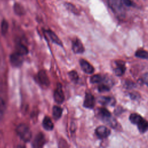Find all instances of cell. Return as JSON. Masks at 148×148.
<instances>
[{
  "instance_id": "cell-10",
  "label": "cell",
  "mask_w": 148,
  "mask_h": 148,
  "mask_svg": "<svg viewBox=\"0 0 148 148\" xmlns=\"http://www.w3.org/2000/svg\"><path fill=\"white\" fill-rule=\"evenodd\" d=\"M94 97L90 93H86L83 102L84 107L88 109H92L95 105Z\"/></svg>"
},
{
  "instance_id": "cell-17",
  "label": "cell",
  "mask_w": 148,
  "mask_h": 148,
  "mask_svg": "<svg viewBox=\"0 0 148 148\" xmlns=\"http://www.w3.org/2000/svg\"><path fill=\"white\" fill-rule=\"evenodd\" d=\"M16 52L22 56H24L28 53V50L25 45L19 43L16 46Z\"/></svg>"
},
{
  "instance_id": "cell-11",
  "label": "cell",
  "mask_w": 148,
  "mask_h": 148,
  "mask_svg": "<svg viewBox=\"0 0 148 148\" xmlns=\"http://www.w3.org/2000/svg\"><path fill=\"white\" fill-rule=\"evenodd\" d=\"M72 50L77 54H80L84 51V47L82 42L77 38L75 39L72 42Z\"/></svg>"
},
{
  "instance_id": "cell-7",
  "label": "cell",
  "mask_w": 148,
  "mask_h": 148,
  "mask_svg": "<svg viewBox=\"0 0 148 148\" xmlns=\"http://www.w3.org/2000/svg\"><path fill=\"white\" fill-rule=\"evenodd\" d=\"M54 101L58 103V104H61L63 103L65 97L64 94L62 89L61 85L60 84H58L57 86L56 87V89L54 91Z\"/></svg>"
},
{
  "instance_id": "cell-14",
  "label": "cell",
  "mask_w": 148,
  "mask_h": 148,
  "mask_svg": "<svg viewBox=\"0 0 148 148\" xmlns=\"http://www.w3.org/2000/svg\"><path fill=\"white\" fill-rule=\"evenodd\" d=\"M45 34L46 36H47L49 38V39H50V40L53 43H54L56 45H58L59 46H62V43L61 41L60 40V39L58 38V37L56 35V34L54 32H53L50 30H45Z\"/></svg>"
},
{
  "instance_id": "cell-5",
  "label": "cell",
  "mask_w": 148,
  "mask_h": 148,
  "mask_svg": "<svg viewBox=\"0 0 148 148\" xmlns=\"http://www.w3.org/2000/svg\"><path fill=\"white\" fill-rule=\"evenodd\" d=\"M125 69V65L124 61L121 60H116L114 61V67L113 68V72L116 76H120L123 75L124 73Z\"/></svg>"
},
{
  "instance_id": "cell-20",
  "label": "cell",
  "mask_w": 148,
  "mask_h": 148,
  "mask_svg": "<svg viewBox=\"0 0 148 148\" xmlns=\"http://www.w3.org/2000/svg\"><path fill=\"white\" fill-rule=\"evenodd\" d=\"M135 56L143 59H148V52L143 49H139L135 52Z\"/></svg>"
},
{
  "instance_id": "cell-29",
  "label": "cell",
  "mask_w": 148,
  "mask_h": 148,
  "mask_svg": "<svg viewBox=\"0 0 148 148\" xmlns=\"http://www.w3.org/2000/svg\"><path fill=\"white\" fill-rule=\"evenodd\" d=\"M125 86L126 87H127V88L134 87L135 86V84L131 81H126L125 83Z\"/></svg>"
},
{
  "instance_id": "cell-23",
  "label": "cell",
  "mask_w": 148,
  "mask_h": 148,
  "mask_svg": "<svg viewBox=\"0 0 148 148\" xmlns=\"http://www.w3.org/2000/svg\"><path fill=\"white\" fill-rule=\"evenodd\" d=\"M8 28H9V24L8 21L3 19L2 22H1V33L3 35H5L8 31Z\"/></svg>"
},
{
  "instance_id": "cell-19",
  "label": "cell",
  "mask_w": 148,
  "mask_h": 148,
  "mask_svg": "<svg viewBox=\"0 0 148 148\" xmlns=\"http://www.w3.org/2000/svg\"><path fill=\"white\" fill-rule=\"evenodd\" d=\"M14 11L15 12V13L17 15L19 16H21L25 14V10L24 9V8L19 3H16L14 5Z\"/></svg>"
},
{
  "instance_id": "cell-6",
  "label": "cell",
  "mask_w": 148,
  "mask_h": 148,
  "mask_svg": "<svg viewBox=\"0 0 148 148\" xmlns=\"http://www.w3.org/2000/svg\"><path fill=\"white\" fill-rule=\"evenodd\" d=\"M23 62V56L18 54L16 51L12 53L10 56V62L11 65L14 67L20 66Z\"/></svg>"
},
{
  "instance_id": "cell-28",
  "label": "cell",
  "mask_w": 148,
  "mask_h": 148,
  "mask_svg": "<svg viewBox=\"0 0 148 148\" xmlns=\"http://www.w3.org/2000/svg\"><path fill=\"white\" fill-rule=\"evenodd\" d=\"M142 81L143 82L148 86V72L145 73L142 76Z\"/></svg>"
},
{
  "instance_id": "cell-9",
  "label": "cell",
  "mask_w": 148,
  "mask_h": 148,
  "mask_svg": "<svg viewBox=\"0 0 148 148\" xmlns=\"http://www.w3.org/2000/svg\"><path fill=\"white\" fill-rule=\"evenodd\" d=\"M37 78H38L39 82L42 85H43L45 87L49 86V85L50 84V81H49V77L47 75V73H46V72L45 71H43V70L40 71L38 73Z\"/></svg>"
},
{
  "instance_id": "cell-4",
  "label": "cell",
  "mask_w": 148,
  "mask_h": 148,
  "mask_svg": "<svg viewBox=\"0 0 148 148\" xmlns=\"http://www.w3.org/2000/svg\"><path fill=\"white\" fill-rule=\"evenodd\" d=\"M108 4L112 12L117 16L121 17L124 16V10L120 0H108Z\"/></svg>"
},
{
  "instance_id": "cell-13",
  "label": "cell",
  "mask_w": 148,
  "mask_h": 148,
  "mask_svg": "<svg viewBox=\"0 0 148 148\" xmlns=\"http://www.w3.org/2000/svg\"><path fill=\"white\" fill-rule=\"evenodd\" d=\"M45 143V137L42 133L38 134L35 138L32 146L34 147H42Z\"/></svg>"
},
{
  "instance_id": "cell-25",
  "label": "cell",
  "mask_w": 148,
  "mask_h": 148,
  "mask_svg": "<svg viewBox=\"0 0 148 148\" xmlns=\"http://www.w3.org/2000/svg\"><path fill=\"white\" fill-rule=\"evenodd\" d=\"M69 76L71 78V79L74 82H77V80H79V76L77 73V72L75 71H72L69 73Z\"/></svg>"
},
{
  "instance_id": "cell-12",
  "label": "cell",
  "mask_w": 148,
  "mask_h": 148,
  "mask_svg": "<svg viewBox=\"0 0 148 148\" xmlns=\"http://www.w3.org/2000/svg\"><path fill=\"white\" fill-rule=\"evenodd\" d=\"M80 65L82 70L87 74H91L94 71V67L88 61H87L85 60H80Z\"/></svg>"
},
{
  "instance_id": "cell-16",
  "label": "cell",
  "mask_w": 148,
  "mask_h": 148,
  "mask_svg": "<svg viewBox=\"0 0 148 148\" xmlns=\"http://www.w3.org/2000/svg\"><path fill=\"white\" fill-rule=\"evenodd\" d=\"M42 125L43 128L47 131H51L54 128V124L51 119L47 116H46L43 120Z\"/></svg>"
},
{
  "instance_id": "cell-2",
  "label": "cell",
  "mask_w": 148,
  "mask_h": 148,
  "mask_svg": "<svg viewBox=\"0 0 148 148\" xmlns=\"http://www.w3.org/2000/svg\"><path fill=\"white\" fill-rule=\"evenodd\" d=\"M98 116L102 121H103L105 123L109 124L110 127L114 128L117 125V122L116 120L112 117L111 113L106 108H99Z\"/></svg>"
},
{
  "instance_id": "cell-22",
  "label": "cell",
  "mask_w": 148,
  "mask_h": 148,
  "mask_svg": "<svg viewBox=\"0 0 148 148\" xmlns=\"http://www.w3.org/2000/svg\"><path fill=\"white\" fill-rule=\"evenodd\" d=\"M6 110V103L5 101L0 97V121L3 119L5 112Z\"/></svg>"
},
{
  "instance_id": "cell-24",
  "label": "cell",
  "mask_w": 148,
  "mask_h": 148,
  "mask_svg": "<svg viewBox=\"0 0 148 148\" xmlns=\"http://www.w3.org/2000/svg\"><path fill=\"white\" fill-rule=\"evenodd\" d=\"M110 86L107 84H104L101 83V84L98 87V90L99 92H105L110 90Z\"/></svg>"
},
{
  "instance_id": "cell-8",
  "label": "cell",
  "mask_w": 148,
  "mask_h": 148,
  "mask_svg": "<svg viewBox=\"0 0 148 148\" xmlns=\"http://www.w3.org/2000/svg\"><path fill=\"white\" fill-rule=\"evenodd\" d=\"M95 134L99 139H104L107 138L110 134V131L105 126H99L95 129Z\"/></svg>"
},
{
  "instance_id": "cell-21",
  "label": "cell",
  "mask_w": 148,
  "mask_h": 148,
  "mask_svg": "<svg viewBox=\"0 0 148 148\" xmlns=\"http://www.w3.org/2000/svg\"><path fill=\"white\" fill-rule=\"evenodd\" d=\"M105 79L103 76L100 75H95L91 77L90 82L92 83H102Z\"/></svg>"
},
{
  "instance_id": "cell-1",
  "label": "cell",
  "mask_w": 148,
  "mask_h": 148,
  "mask_svg": "<svg viewBox=\"0 0 148 148\" xmlns=\"http://www.w3.org/2000/svg\"><path fill=\"white\" fill-rule=\"evenodd\" d=\"M130 121L138 126L140 132L144 133L148 130V122L137 113H132L129 117Z\"/></svg>"
},
{
  "instance_id": "cell-30",
  "label": "cell",
  "mask_w": 148,
  "mask_h": 148,
  "mask_svg": "<svg viewBox=\"0 0 148 148\" xmlns=\"http://www.w3.org/2000/svg\"><path fill=\"white\" fill-rule=\"evenodd\" d=\"M139 95L138 93H136V92L131 93V94H130V97H131V98L132 99H138V98H139Z\"/></svg>"
},
{
  "instance_id": "cell-15",
  "label": "cell",
  "mask_w": 148,
  "mask_h": 148,
  "mask_svg": "<svg viewBox=\"0 0 148 148\" xmlns=\"http://www.w3.org/2000/svg\"><path fill=\"white\" fill-rule=\"evenodd\" d=\"M98 102L102 105L114 106L116 103L115 99L110 97H100L98 98Z\"/></svg>"
},
{
  "instance_id": "cell-27",
  "label": "cell",
  "mask_w": 148,
  "mask_h": 148,
  "mask_svg": "<svg viewBox=\"0 0 148 148\" xmlns=\"http://www.w3.org/2000/svg\"><path fill=\"white\" fill-rule=\"evenodd\" d=\"M122 4L125 6L130 7L134 5L133 2L131 0H120Z\"/></svg>"
},
{
  "instance_id": "cell-26",
  "label": "cell",
  "mask_w": 148,
  "mask_h": 148,
  "mask_svg": "<svg viewBox=\"0 0 148 148\" xmlns=\"http://www.w3.org/2000/svg\"><path fill=\"white\" fill-rule=\"evenodd\" d=\"M65 7L66 8V9L69 10H70L71 12L76 14L77 13V9L75 8V6L74 5H73L72 4L70 3H66L65 4Z\"/></svg>"
},
{
  "instance_id": "cell-3",
  "label": "cell",
  "mask_w": 148,
  "mask_h": 148,
  "mask_svg": "<svg viewBox=\"0 0 148 148\" xmlns=\"http://www.w3.org/2000/svg\"><path fill=\"white\" fill-rule=\"evenodd\" d=\"M18 136L24 142H28L32 137V133L29 127L25 124H19L16 129Z\"/></svg>"
},
{
  "instance_id": "cell-18",
  "label": "cell",
  "mask_w": 148,
  "mask_h": 148,
  "mask_svg": "<svg viewBox=\"0 0 148 148\" xmlns=\"http://www.w3.org/2000/svg\"><path fill=\"white\" fill-rule=\"evenodd\" d=\"M62 109L61 108L58 106H54L53 108V116L54 119L57 120L61 116Z\"/></svg>"
}]
</instances>
